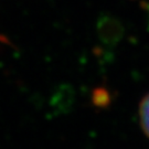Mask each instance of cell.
<instances>
[{
    "instance_id": "6da1fadb",
    "label": "cell",
    "mask_w": 149,
    "mask_h": 149,
    "mask_svg": "<svg viewBox=\"0 0 149 149\" xmlns=\"http://www.w3.org/2000/svg\"><path fill=\"white\" fill-rule=\"evenodd\" d=\"M139 120L145 135L149 138V94L145 96L139 104Z\"/></svg>"
}]
</instances>
